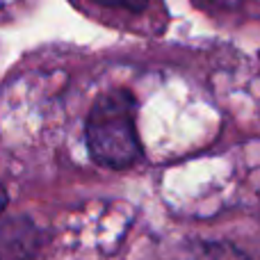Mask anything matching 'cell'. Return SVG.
Instances as JSON below:
<instances>
[{
    "label": "cell",
    "mask_w": 260,
    "mask_h": 260,
    "mask_svg": "<svg viewBox=\"0 0 260 260\" xmlns=\"http://www.w3.org/2000/svg\"><path fill=\"white\" fill-rule=\"evenodd\" d=\"M210 3L224 5V7H233V5H240V3H242V0H210Z\"/></svg>",
    "instance_id": "3957f363"
},
{
    "label": "cell",
    "mask_w": 260,
    "mask_h": 260,
    "mask_svg": "<svg viewBox=\"0 0 260 260\" xmlns=\"http://www.w3.org/2000/svg\"><path fill=\"white\" fill-rule=\"evenodd\" d=\"M96 3L105 5V7H114V9H126L130 14H139L146 7L148 0H96Z\"/></svg>",
    "instance_id": "7a4b0ae2"
},
{
    "label": "cell",
    "mask_w": 260,
    "mask_h": 260,
    "mask_svg": "<svg viewBox=\"0 0 260 260\" xmlns=\"http://www.w3.org/2000/svg\"><path fill=\"white\" fill-rule=\"evenodd\" d=\"M133 94L126 89H114L99 96L85 123L87 148L99 165L123 169L142 157V144L135 128Z\"/></svg>",
    "instance_id": "6da1fadb"
},
{
    "label": "cell",
    "mask_w": 260,
    "mask_h": 260,
    "mask_svg": "<svg viewBox=\"0 0 260 260\" xmlns=\"http://www.w3.org/2000/svg\"><path fill=\"white\" fill-rule=\"evenodd\" d=\"M5 206H7V192H5V189L0 187V212L5 210Z\"/></svg>",
    "instance_id": "277c9868"
}]
</instances>
